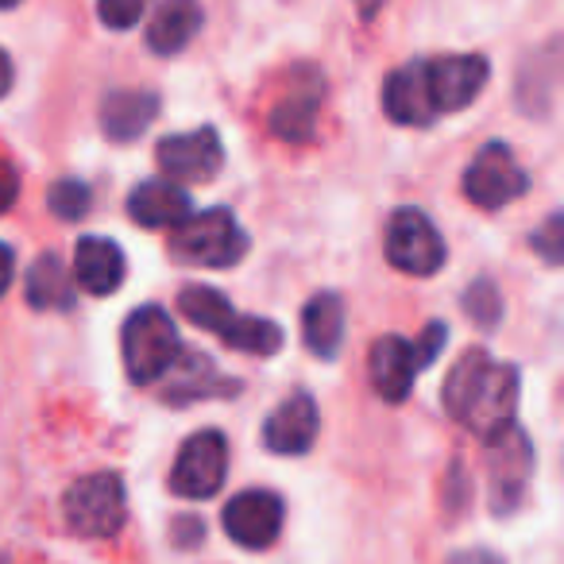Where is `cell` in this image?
Segmentation results:
<instances>
[{"instance_id": "cell-1", "label": "cell", "mask_w": 564, "mask_h": 564, "mask_svg": "<svg viewBox=\"0 0 564 564\" xmlns=\"http://www.w3.org/2000/svg\"><path fill=\"white\" fill-rule=\"evenodd\" d=\"M491 78V66L484 55H441L417 58L387 74L383 109L394 124L425 128L445 112L468 109L479 89Z\"/></svg>"}, {"instance_id": "cell-2", "label": "cell", "mask_w": 564, "mask_h": 564, "mask_svg": "<svg viewBox=\"0 0 564 564\" xmlns=\"http://www.w3.org/2000/svg\"><path fill=\"white\" fill-rule=\"evenodd\" d=\"M445 410L476 437H495L499 430L514 425L518 368L491 360L484 348L464 352L445 379Z\"/></svg>"}, {"instance_id": "cell-3", "label": "cell", "mask_w": 564, "mask_h": 564, "mask_svg": "<svg viewBox=\"0 0 564 564\" xmlns=\"http://www.w3.org/2000/svg\"><path fill=\"white\" fill-rule=\"evenodd\" d=\"M178 306L197 329H209L213 337H220L228 348L248 356H274L282 348V329L263 317H248L232 306L220 291L213 286H186L178 294Z\"/></svg>"}, {"instance_id": "cell-4", "label": "cell", "mask_w": 564, "mask_h": 564, "mask_svg": "<svg viewBox=\"0 0 564 564\" xmlns=\"http://www.w3.org/2000/svg\"><path fill=\"white\" fill-rule=\"evenodd\" d=\"M120 352H124V371L135 387H148L166 379L182 352L178 329H174L171 314L163 306H140L124 322V337H120Z\"/></svg>"}, {"instance_id": "cell-5", "label": "cell", "mask_w": 564, "mask_h": 564, "mask_svg": "<svg viewBox=\"0 0 564 564\" xmlns=\"http://www.w3.org/2000/svg\"><path fill=\"white\" fill-rule=\"evenodd\" d=\"M174 259L189 267H209V271H225L236 267L248 256V232L236 225V217L228 209H205L189 213L171 236Z\"/></svg>"}, {"instance_id": "cell-6", "label": "cell", "mask_w": 564, "mask_h": 564, "mask_svg": "<svg viewBox=\"0 0 564 564\" xmlns=\"http://www.w3.org/2000/svg\"><path fill=\"white\" fill-rule=\"evenodd\" d=\"M63 514L78 538L105 541L117 538L124 525V484L117 471H94L82 476L78 484H70V491L63 495Z\"/></svg>"}, {"instance_id": "cell-7", "label": "cell", "mask_w": 564, "mask_h": 564, "mask_svg": "<svg viewBox=\"0 0 564 564\" xmlns=\"http://www.w3.org/2000/svg\"><path fill=\"white\" fill-rule=\"evenodd\" d=\"M228 476V441L217 430H202L178 448L171 468V491L178 499H213Z\"/></svg>"}, {"instance_id": "cell-8", "label": "cell", "mask_w": 564, "mask_h": 564, "mask_svg": "<svg viewBox=\"0 0 564 564\" xmlns=\"http://www.w3.org/2000/svg\"><path fill=\"white\" fill-rule=\"evenodd\" d=\"M387 263L417 274V279H425L445 263V240L422 209H410V205L394 209L391 225H387Z\"/></svg>"}, {"instance_id": "cell-9", "label": "cell", "mask_w": 564, "mask_h": 564, "mask_svg": "<svg viewBox=\"0 0 564 564\" xmlns=\"http://www.w3.org/2000/svg\"><path fill=\"white\" fill-rule=\"evenodd\" d=\"M525 171L518 166V159L510 155L507 143H487L471 166L464 171V194L468 202H476L479 209H502V205L518 202L525 194Z\"/></svg>"}, {"instance_id": "cell-10", "label": "cell", "mask_w": 564, "mask_h": 564, "mask_svg": "<svg viewBox=\"0 0 564 564\" xmlns=\"http://www.w3.org/2000/svg\"><path fill=\"white\" fill-rule=\"evenodd\" d=\"M487 471H491V507L495 514H510L525 491L533 471V448L518 425H507L487 437Z\"/></svg>"}, {"instance_id": "cell-11", "label": "cell", "mask_w": 564, "mask_h": 564, "mask_svg": "<svg viewBox=\"0 0 564 564\" xmlns=\"http://www.w3.org/2000/svg\"><path fill=\"white\" fill-rule=\"evenodd\" d=\"M282 514L286 507L274 491H243L228 499L220 522L240 549H271L282 533Z\"/></svg>"}, {"instance_id": "cell-12", "label": "cell", "mask_w": 564, "mask_h": 564, "mask_svg": "<svg viewBox=\"0 0 564 564\" xmlns=\"http://www.w3.org/2000/svg\"><path fill=\"white\" fill-rule=\"evenodd\" d=\"M155 159L166 178L174 182H209L225 163V148L213 128H194V132L166 135L155 148Z\"/></svg>"}, {"instance_id": "cell-13", "label": "cell", "mask_w": 564, "mask_h": 564, "mask_svg": "<svg viewBox=\"0 0 564 564\" xmlns=\"http://www.w3.org/2000/svg\"><path fill=\"white\" fill-rule=\"evenodd\" d=\"M317 425H322L317 402L299 391L271 410V417L263 422V445L279 456H302L317 441Z\"/></svg>"}, {"instance_id": "cell-14", "label": "cell", "mask_w": 564, "mask_h": 564, "mask_svg": "<svg viewBox=\"0 0 564 564\" xmlns=\"http://www.w3.org/2000/svg\"><path fill=\"white\" fill-rule=\"evenodd\" d=\"M368 368H371V383H376L379 399L391 402V406L410 399L417 371H422L414 356V340H406V337H379L376 345H371Z\"/></svg>"}, {"instance_id": "cell-15", "label": "cell", "mask_w": 564, "mask_h": 564, "mask_svg": "<svg viewBox=\"0 0 564 564\" xmlns=\"http://www.w3.org/2000/svg\"><path fill=\"white\" fill-rule=\"evenodd\" d=\"M74 282L82 291L105 294L120 291L124 282V251L109 240V236H82L78 248H74Z\"/></svg>"}, {"instance_id": "cell-16", "label": "cell", "mask_w": 564, "mask_h": 564, "mask_svg": "<svg viewBox=\"0 0 564 564\" xmlns=\"http://www.w3.org/2000/svg\"><path fill=\"white\" fill-rule=\"evenodd\" d=\"M128 213L143 228H178L194 213L189 194L171 178H148L128 194Z\"/></svg>"}, {"instance_id": "cell-17", "label": "cell", "mask_w": 564, "mask_h": 564, "mask_svg": "<svg viewBox=\"0 0 564 564\" xmlns=\"http://www.w3.org/2000/svg\"><path fill=\"white\" fill-rule=\"evenodd\" d=\"M317 105H322V78H317L314 70H306V86L294 82V86L279 97V105L271 109V132L286 143L314 140Z\"/></svg>"}, {"instance_id": "cell-18", "label": "cell", "mask_w": 564, "mask_h": 564, "mask_svg": "<svg viewBox=\"0 0 564 564\" xmlns=\"http://www.w3.org/2000/svg\"><path fill=\"white\" fill-rule=\"evenodd\" d=\"M159 112V97L148 94V89H117L101 101V128L109 140L124 143L135 140L151 128Z\"/></svg>"}, {"instance_id": "cell-19", "label": "cell", "mask_w": 564, "mask_h": 564, "mask_svg": "<svg viewBox=\"0 0 564 564\" xmlns=\"http://www.w3.org/2000/svg\"><path fill=\"white\" fill-rule=\"evenodd\" d=\"M302 337L306 348L322 360H333L340 352V340H345V302L340 294L322 291L306 302L302 310Z\"/></svg>"}, {"instance_id": "cell-20", "label": "cell", "mask_w": 564, "mask_h": 564, "mask_svg": "<svg viewBox=\"0 0 564 564\" xmlns=\"http://www.w3.org/2000/svg\"><path fill=\"white\" fill-rule=\"evenodd\" d=\"M202 28V4L197 0H163L148 24V47L155 55H178Z\"/></svg>"}, {"instance_id": "cell-21", "label": "cell", "mask_w": 564, "mask_h": 564, "mask_svg": "<svg viewBox=\"0 0 564 564\" xmlns=\"http://www.w3.org/2000/svg\"><path fill=\"white\" fill-rule=\"evenodd\" d=\"M166 376H171V383H166V399L171 402H197L209 399V394L236 391L232 379H220L202 352H178V360H174V368Z\"/></svg>"}, {"instance_id": "cell-22", "label": "cell", "mask_w": 564, "mask_h": 564, "mask_svg": "<svg viewBox=\"0 0 564 564\" xmlns=\"http://www.w3.org/2000/svg\"><path fill=\"white\" fill-rule=\"evenodd\" d=\"M28 302L35 310H70L74 306V279L70 267L58 256H40L28 271Z\"/></svg>"}, {"instance_id": "cell-23", "label": "cell", "mask_w": 564, "mask_h": 564, "mask_svg": "<svg viewBox=\"0 0 564 564\" xmlns=\"http://www.w3.org/2000/svg\"><path fill=\"white\" fill-rule=\"evenodd\" d=\"M51 213L63 220H82L89 213V186L78 178H58L47 194Z\"/></svg>"}, {"instance_id": "cell-24", "label": "cell", "mask_w": 564, "mask_h": 564, "mask_svg": "<svg viewBox=\"0 0 564 564\" xmlns=\"http://www.w3.org/2000/svg\"><path fill=\"white\" fill-rule=\"evenodd\" d=\"M151 0H97V17L112 32H128V28L140 24V17L148 12Z\"/></svg>"}, {"instance_id": "cell-25", "label": "cell", "mask_w": 564, "mask_h": 564, "mask_svg": "<svg viewBox=\"0 0 564 564\" xmlns=\"http://www.w3.org/2000/svg\"><path fill=\"white\" fill-rule=\"evenodd\" d=\"M464 306H468V314L476 317L479 325H487V329H491V325L499 322V314H502L499 294H495L491 282H476V286L464 294Z\"/></svg>"}, {"instance_id": "cell-26", "label": "cell", "mask_w": 564, "mask_h": 564, "mask_svg": "<svg viewBox=\"0 0 564 564\" xmlns=\"http://www.w3.org/2000/svg\"><path fill=\"white\" fill-rule=\"evenodd\" d=\"M445 325L441 322H430L422 333V340H414V356H417V368H430L433 360H437V352L445 348Z\"/></svg>"}, {"instance_id": "cell-27", "label": "cell", "mask_w": 564, "mask_h": 564, "mask_svg": "<svg viewBox=\"0 0 564 564\" xmlns=\"http://www.w3.org/2000/svg\"><path fill=\"white\" fill-rule=\"evenodd\" d=\"M533 248L545 256V263H561V213H553L545 220V228L533 236Z\"/></svg>"}, {"instance_id": "cell-28", "label": "cell", "mask_w": 564, "mask_h": 564, "mask_svg": "<svg viewBox=\"0 0 564 564\" xmlns=\"http://www.w3.org/2000/svg\"><path fill=\"white\" fill-rule=\"evenodd\" d=\"M20 194V182H17V171L9 163H0V213H9L12 202Z\"/></svg>"}, {"instance_id": "cell-29", "label": "cell", "mask_w": 564, "mask_h": 564, "mask_svg": "<svg viewBox=\"0 0 564 564\" xmlns=\"http://www.w3.org/2000/svg\"><path fill=\"white\" fill-rule=\"evenodd\" d=\"M12 271H17V259H12V248H9V243L0 240V299H4V291H9Z\"/></svg>"}, {"instance_id": "cell-30", "label": "cell", "mask_w": 564, "mask_h": 564, "mask_svg": "<svg viewBox=\"0 0 564 564\" xmlns=\"http://www.w3.org/2000/svg\"><path fill=\"white\" fill-rule=\"evenodd\" d=\"M448 564H502L499 556H491V553H484V549H476V553H456Z\"/></svg>"}, {"instance_id": "cell-31", "label": "cell", "mask_w": 564, "mask_h": 564, "mask_svg": "<svg viewBox=\"0 0 564 564\" xmlns=\"http://www.w3.org/2000/svg\"><path fill=\"white\" fill-rule=\"evenodd\" d=\"M9 89H12V63H9V55L0 51V97L9 94Z\"/></svg>"}, {"instance_id": "cell-32", "label": "cell", "mask_w": 564, "mask_h": 564, "mask_svg": "<svg viewBox=\"0 0 564 564\" xmlns=\"http://www.w3.org/2000/svg\"><path fill=\"white\" fill-rule=\"evenodd\" d=\"M20 0H0V9H17Z\"/></svg>"}]
</instances>
